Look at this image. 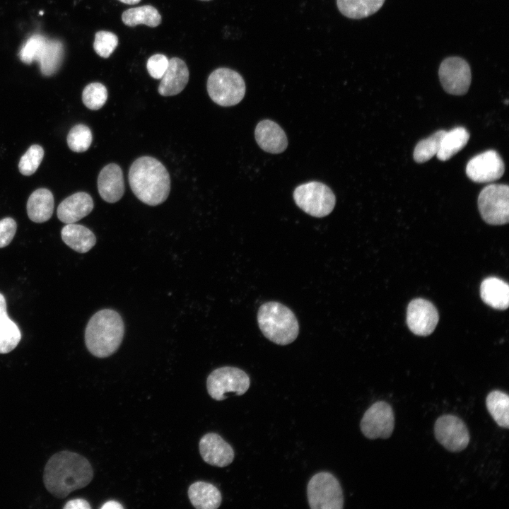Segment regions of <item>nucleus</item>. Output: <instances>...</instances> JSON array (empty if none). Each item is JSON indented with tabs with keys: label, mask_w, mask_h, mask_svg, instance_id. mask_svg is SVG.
<instances>
[{
	"label": "nucleus",
	"mask_w": 509,
	"mask_h": 509,
	"mask_svg": "<svg viewBox=\"0 0 509 509\" xmlns=\"http://www.w3.org/2000/svg\"><path fill=\"white\" fill-rule=\"evenodd\" d=\"M435 437L450 452L464 450L470 440L467 426L459 417L452 414L440 416L434 425Z\"/></svg>",
	"instance_id": "12"
},
{
	"label": "nucleus",
	"mask_w": 509,
	"mask_h": 509,
	"mask_svg": "<svg viewBox=\"0 0 509 509\" xmlns=\"http://www.w3.org/2000/svg\"><path fill=\"white\" fill-rule=\"evenodd\" d=\"M93 469L83 456L71 451H61L47 461L43 474L47 490L59 498L86 486L93 479Z\"/></svg>",
	"instance_id": "1"
},
{
	"label": "nucleus",
	"mask_w": 509,
	"mask_h": 509,
	"mask_svg": "<svg viewBox=\"0 0 509 509\" xmlns=\"http://www.w3.org/2000/svg\"><path fill=\"white\" fill-rule=\"evenodd\" d=\"M118 37L113 33L100 30L95 33L93 49L103 58H108L117 47Z\"/></svg>",
	"instance_id": "35"
},
{
	"label": "nucleus",
	"mask_w": 509,
	"mask_h": 509,
	"mask_svg": "<svg viewBox=\"0 0 509 509\" xmlns=\"http://www.w3.org/2000/svg\"><path fill=\"white\" fill-rule=\"evenodd\" d=\"M297 206L315 217H324L334 208L335 196L332 189L320 182H309L298 186L293 192Z\"/></svg>",
	"instance_id": "7"
},
{
	"label": "nucleus",
	"mask_w": 509,
	"mask_h": 509,
	"mask_svg": "<svg viewBox=\"0 0 509 509\" xmlns=\"http://www.w3.org/2000/svg\"><path fill=\"white\" fill-rule=\"evenodd\" d=\"M61 236L66 245L79 253L88 252L96 242L95 235L90 229L74 223L64 226Z\"/></svg>",
	"instance_id": "23"
},
{
	"label": "nucleus",
	"mask_w": 509,
	"mask_h": 509,
	"mask_svg": "<svg viewBox=\"0 0 509 509\" xmlns=\"http://www.w3.org/2000/svg\"><path fill=\"white\" fill-rule=\"evenodd\" d=\"M505 104H508V100H505Z\"/></svg>",
	"instance_id": "41"
},
{
	"label": "nucleus",
	"mask_w": 509,
	"mask_h": 509,
	"mask_svg": "<svg viewBox=\"0 0 509 509\" xmlns=\"http://www.w3.org/2000/svg\"><path fill=\"white\" fill-rule=\"evenodd\" d=\"M124 4L129 5H134L139 3L141 0H118Z\"/></svg>",
	"instance_id": "40"
},
{
	"label": "nucleus",
	"mask_w": 509,
	"mask_h": 509,
	"mask_svg": "<svg viewBox=\"0 0 509 509\" xmlns=\"http://www.w3.org/2000/svg\"><path fill=\"white\" fill-rule=\"evenodd\" d=\"M17 228L15 220L6 217L0 220V248H3L12 241Z\"/></svg>",
	"instance_id": "37"
},
{
	"label": "nucleus",
	"mask_w": 509,
	"mask_h": 509,
	"mask_svg": "<svg viewBox=\"0 0 509 509\" xmlns=\"http://www.w3.org/2000/svg\"><path fill=\"white\" fill-rule=\"evenodd\" d=\"M257 322L264 336L279 345L292 343L299 333L296 315L290 308L279 302L263 303L258 310Z\"/></svg>",
	"instance_id": "4"
},
{
	"label": "nucleus",
	"mask_w": 509,
	"mask_h": 509,
	"mask_svg": "<svg viewBox=\"0 0 509 509\" xmlns=\"http://www.w3.org/2000/svg\"><path fill=\"white\" fill-rule=\"evenodd\" d=\"M504 171V163L500 155L493 150L475 156L466 167L467 177L479 183L495 181L501 177Z\"/></svg>",
	"instance_id": "13"
},
{
	"label": "nucleus",
	"mask_w": 509,
	"mask_h": 509,
	"mask_svg": "<svg viewBox=\"0 0 509 509\" xmlns=\"http://www.w3.org/2000/svg\"><path fill=\"white\" fill-rule=\"evenodd\" d=\"M308 504L312 509H342L343 491L338 479L328 472L313 475L307 486Z\"/></svg>",
	"instance_id": "6"
},
{
	"label": "nucleus",
	"mask_w": 509,
	"mask_h": 509,
	"mask_svg": "<svg viewBox=\"0 0 509 509\" xmlns=\"http://www.w3.org/2000/svg\"><path fill=\"white\" fill-rule=\"evenodd\" d=\"M187 494L192 505L197 509H216L222 501L218 488L206 481L192 483L188 488Z\"/></svg>",
	"instance_id": "20"
},
{
	"label": "nucleus",
	"mask_w": 509,
	"mask_h": 509,
	"mask_svg": "<svg viewBox=\"0 0 509 509\" xmlns=\"http://www.w3.org/2000/svg\"><path fill=\"white\" fill-rule=\"evenodd\" d=\"M445 130H439L428 138L420 141L414 151V159L416 163H422L428 161L437 154L439 151Z\"/></svg>",
	"instance_id": "30"
},
{
	"label": "nucleus",
	"mask_w": 509,
	"mask_h": 509,
	"mask_svg": "<svg viewBox=\"0 0 509 509\" xmlns=\"http://www.w3.org/2000/svg\"><path fill=\"white\" fill-rule=\"evenodd\" d=\"M122 20L124 25L130 27L144 24L154 28L160 24L162 18L155 7L144 5L124 11L122 14Z\"/></svg>",
	"instance_id": "28"
},
{
	"label": "nucleus",
	"mask_w": 509,
	"mask_h": 509,
	"mask_svg": "<svg viewBox=\"0 0 509 509\" xmlns=\"http://www.w3.org/2000/svg\"><path fill=\"white\" fill-rule=\"evenodd\" d=\"M160 79L158 88L160 95L172 96L180 93L189 81V70L187 64L178 57L171 58Z\"/></svg>",
	"instance_id": "18"
},
{
	"label": "nucleus",
	"mask_w": 509,
	"mask_h": 509,
	"mask_svg": "<svg viewBox=\"0 0 509 509\" xmlns=\"http://www.w3.org/2000/svg\"><path fill=\"white\" fill-rule=\"evenodd\" d=\"M480 295L488 305L498 310H505L509 304V286L503 280L488 277L481 283Z\"/></svg>",
	"instance_id": "21"
},
{
	"label": "nucleus",
	"mask_w": 509,
	"mask_h": 509,
	"mask_svg": "<svg viewBox=\"0 0 509 509\" xmlns=\"http://www.w3.org/2000/svg\"><path fill=\"white\" fill-rule=\"evenodd\" d=\"M478 208L484 221L491 225H503L509 220V187L492 184L485 187L478 197Z\"/></svg>",
	"instance_id": "9"
},
{
	"label": "nucleus",
	"mask_w": 509,
	"mask_h": 509,
	"mask_svg": "<svg viewBox=\"0 0 509 509\" xmlns=\"http://www.w3.org/2000/svg\"><path fill=\"white\" fill-rule=\"evenodd\" d=\"M94 206L90 194L79 192L66 197L57 208V217L64 223H74L88 215Z\"/></svg>",
	"instance_id": "19"
},
{
	"label": "nucleus",
	"mask_w": 509,
	"mask_h": 509,
	"mask_svg": "<svg viewBox=\"0 0 509 509\" xmlns=\"http://www.w3.org/2000/svg\"><path fill=\"white\" fill-rule=\"evenodd\" d=\"M98 189L101 198L108 203L117 202L122 197L124 177L117 164H107L100 170L98 177Z\"/></svg>",
	"instance_id": "16"
},
{
	"label": "nucleus",
	"mask_w": 509,
	"mask_h": 509,
	"mask_svg": "<svg viewBox=\"0 0 509 509\" xmlns=\"http://www.w3.org/2000/svg\"><path fill=\"white\" fill-rule=\"evenodd\" d=\"M92 142V133L88 127L83 124L74 126L67 135L69 148L76 153L87 151Z\"/></svg>",
	"instance_id": "32"
},
{
	"label": "nucleus",
	"mask_w": 509,
	"mask_h": 509,
	"mask_svg": "<svg viewBox=\"0 0 509 509\" xmlns=\"http://www.w3.org/2000/svg\"><path fill=\"white\" fill-rule=\"evenodd\" d=\"M202 1H209V0H202Z\"/></svg>",
	"instance_id": "42"
},
{
	"label": "nucleus",
	"mask_w": 509,
	"mask_h": 509,
	"mask_svg": "<svg viewBox=\"0 0 509 509\" xmlns=\"http://www.w3.org/2000/svg\"><path fill=\"white\" fill-rule=\"evenodd\" d=\"M101 509H122L124 507L115 501H109L105 502L101 507Z\"/></svg>",
	"instance_id": "39"
},
{
	"label": "nucleus",
	"mask_w": 509,
	"mask_h": 509,
	"mask_svg": "<svg viewBox=\"0 0 509 509\" xmlns=\"http://www.w3.org/2000/svg\"><path fill=\"white\" fill-rule=\"evenodd\" d=\"M64 509H90L89 503L82 498L71 500L64 506Z\"/></svg>",
	"instance_id": "38"
},
{
	"label": "nucleus",
	"mask_w": 509,
	"mask_h": 509,
	"mask_svg": "<svg viewBox=\"0 0 509 509\" xmlns=\"http://www.w3.org/2000/svg\"><path fill=\"white\" fill-rule=\"evenodd\" d=\"M259 146L271 153H280L286 150L288 139L285 131L275 122L270 119L260 121L255 130Z\"/></svg>",
	"instance_id": "17"
},
{
	"label": "nucleus",
	"mask_w": 509,
	"mask_h": 509,
	"mask_svg": "<svg viewBox=\"0 0 509 509\" xmlns=\"http://www.w3.org/2000/svg\"><path fill=\"white\" fill-rule=\"evenodd\" d=\"M394 427V416L391 406L384 401L372 404L364 413L360 428L363 434L369 439L391 436Z\"/></svg>",
	"instance_id": "10"
},
{
	"label": "nucleus",
	"mask_w": 509,
	"mask_h": 509,
	"mask_svg": "<svg viewBox=\"0 0 509 509\" xmlns=\"http://www.w3.org/2000/svg\"><path fill=\"white\" fill-rule=\"evenodd\" d=\"M439 320L437 309L430 301L416 298L411 300L406 311V322L416 335L428 336L435 329Z\"/></svg>",
	"instance_id": "14"
},
{
	"label": "nucleus",
	"mask_w": 509,
	"mask_h": 509,
	"mask_svg": "<svg viewBox=\"0 0 509 509\" xmlns=\"http://www.w3.org/2000/svg\"><path fill=\"white\" fill-rule=\"evenodd\" d=\"M64 45L59 40L47 39L38 60L41 74L50 76L60 68L64 57Z\"/></svg>",
	"instance_id": "26"
},
{
	"label": "nucleus",
	"mask_w": 509,
	"mask_h": 509,
	"mask_svg": "<svg viewBox=\"0 0 509 509\" xmlns=\"http://www.w3.org/2000/svg\"><path fill=\"white\" fill-rule=\"evenodd\" d=\"M385 0H337L339 11L346 17L361 19L375 13Z\"/></svg>",
	"instance_id": "27"
},
{
	"label": "nucleus",
	"mask_w": 509,
	"mask_h": 509,
	"mask_svg": "<svg viewBox=\"0 0 509 509\" xmlns=\"http://www.w3.org/2000/svg\"><path fill=\"white\" fill-rule=\"evenodd\" d=\"M486 404L487 409L495 421L501 427H509V397L500 390H493L486 397Z\"/></svg>",
	"instance_id": "29"
},
{
	"label": "nucleus",
	"mask_w": 509,
	"mask_h": 509,
	"mask_svg": "<svg viewBox=\"0 0 509 509\" xmlns=\"http://www.w3.org/2000/svg\"><path fill=\"white\" fill-rule=\"evenodd\" d=\"M128 178L134 195L147 205H159L169 195L170 175L163 164L153 157L136 159L130 166Z\"/></svg>",
	"instance_id": "2"
},
{
	"label": "nucleus",
	"mask_w": 509,
	"mask_h": 509,
	"mask_svg": "<svg viewBox=\"0 0 509 509\" xmlns=\"http://www.w3.org/2000/svg\"><path fill=\"white\" fill-rule=\"evenodd\" d=\"M44 156V150L40 145H32L21 158L18 169L23 175H33L40 166Z\"/></svg>",
	"instance_id": "34"
},
{
	"label": "nucleus",
	"mask_w": 509,
	"mask_h": 509,
	"mask_svg": "<svg viewBox=\"0 0 509 509\" xmlns=\"http://www.w3.org/2000/svg\"><path fill=\"white\" fill-rule=\"evenodd\" d=\"M107 99V90L101 83L94 82L88 84L82 93V101L85 106L91 110L100 109Z\"/></svg>",
	"instance_id": "33"
},
{
	"label": "nucleus",
	"mask_w": 509,
	"mask_h": 509,
	"mask_svg": "<svg viewBox=\"0 0 509 509\" xmlns=\"http://www.w3.org/2000/svg\"><path fill=\"white\" fill-rule=\"evenodd\" d=\"M469 133L462 127H457L444 134L437 158L442 161L449 160L467 144Z\"/></svg>",
	"instance_id": "25"
},
{
	"label": "nucleus",
	"mask_w": 509,
	"mask_h": 509,
	"mask_svg": "<svg viewBox=\"0 0 509 509\" xmlns=\"http://www.w3.org/2000/svg\"><path fill=\"white\" fill-rule=\"evenodd\" d=\"M199 453L207 464L224 467L234 460V450L232 446L216 433L204 435L199 443Z\"/></svg>",
	"instance_id": "15"
},
{
	"label": "nucleus",
	"mask_w": 509,
	"mask_h": 509,
	"mask_svg": "<svg viewBox=\"0 0 509 509\" xmlns=\"http://www.w3.org/2000/svg\"><path fill=\"white\" fill-rule=\"evenodd\" d=\"M438 76L443 89L451 95H464L471 84L470 66L460 57L445 59L440 65Z\"/></svg>",
	"instance_id": "11"
},
{
	"label": "nucleus",
	"mask_w": 509,
	"mask_h": 509,
	"mask_svg": "<svg viewBox=\"0 0 509 509\" xmlns=\"http://www.w3.org/2000/svg\"><path fill=\"white\" fill-rule=\"evenodd\" d=\"M168 63L169 59L165 55L162 54H153L147 60V71L152 78L160 79L168 68Z\"/></svg>",
	"instance_id": "36"
},
{
	"label": "nucleus",
	"mask_w": 509,
	"mask_h": 509,
	"mask_svg": "<svg viewBox=\"0 0 509 509\" xmlns=\"http://www.w3.org/2000/svg\"><path fill=\"white\" fill-rule=\"evenodd\" d=\"M207 91L216 104L233 106L239 103L245 93V83L240 74L228 68H218L209 75Z\"/></svg>",
	"instance_id": "5"
},
{
	"label": "nucleus",
	"mask_w": 509,
	"mask_h": 509,
	"mask_svg": "<svg viewBox=\"0 0 509 509\" xmlns=\"http://www.w3.org/2000/svg\"><path fill=\"white\" fill-rule=\"evenodd\" d=\"M250 379L242 370L231 366H223L213 370L207 377L206 388L210 397L216 400L225 399L228 392L242 395L249 389Z\"/></svg>",
	"instance_id": "8"
},
{
	"label": "nucleus",
	"mask_w": 509,
	"mask_h": 509,
	"mask_svg": "<svg viewBox=\"0 0 509 509\" xmlns=\"http://www.w3.org/2000/svg\"><path fill=\"white\" fill-rule=\"evenodd\" d=\"M47 39L45 36L40 34L31 35L23 45L19 52L18 56L21 62L26 64H30L35 61L38 62Z\"/></svg>",
	"instance_id": "31"
},
{
	"label": "nucleus",
	"mask_w": 509,
	"mask_h": 509,
	"mask_svg": "<svg viewBox=\"0 0 509 509\" xmlns=\"http://www.w3.org/2000/svg\"><path fill=\"white\" fill-rule=\"evenodd\" d=\"M124 333L120 315L111 309L95 312L85 330V343L88 351L98 358L112 355L119 347Z\"/></svg>",
	"instance_id": "3"
},
{
	"label": "nucleus",
	"mask_w": 509,
	"mask_h": 509,
	"mask_svg": "<svg viewBox=\"0 0 509 509\" xmlns=\"http://www.w3.org/2000/svg\"><path fill=\"white\" fill-rule=\"evenodd\" d=\"M21 339L18 325L9 318L6 311V302L0 293V353L13 351Z\"/></svg>",
	"instance_id": "24"
},
{
	"label": "nucleus",
	"mask_w": 509,
	"mask_h": 509,
	"mask_svg": "<svg viewBox=\"0 0 509 509\" xmlns=\"http://www.w3.org/2000/svg\"><path fill=\"white\" fill-rule=\"evenodd\" d=\"M54 204V197L49 189H37L28 198L27 202L28 216L35 223H44L51 218Z\"/></svg>",
	"instance_id": "22"
}]
</instances>
